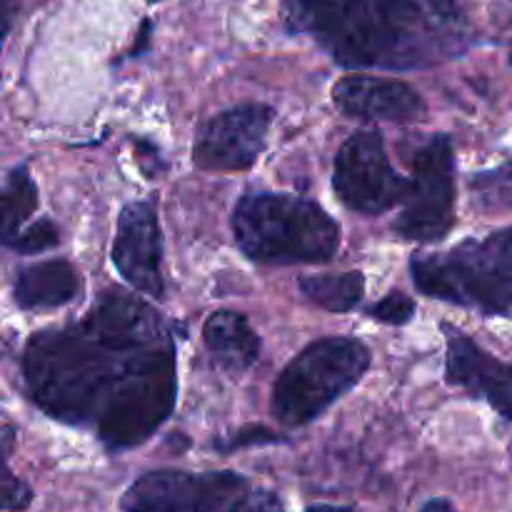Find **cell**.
Masks as SVG:
<instances>
[{"mask_svg": "<svg viewBox=\"0 0 512 512\" xmlns=\"http://www.w3.org/2000/svg\"><path fill=\"white\" fill-rule=\"evenodd\" d=\"M20 373L33 405L93 430L108 453L153 438L178 398L170 328L153 305L120 288L100 293L83 320L30 335Z\"/></svg>", "mask_w": 512, "mask_h": 512, "instance_id": "obj_1", "label": "cell"}, {"mask_svg": "<svg viewBox=\"0 0 512 512\" xmlns=\"http://www.w3.org/2000/svg\"><path fill=\"white\" fill-rule=\"evenodd\" d=\"M285 23L343 68H435L473 40L458 0H285Z\"/></svg>", "mask_w": 512, "mask_h": 512, "instance_id": "obj_2", "label": "cell"}, {"mask_svg": "<svg viewBox=\"0 0 512 512\" xmlns=\"http://www.w3.org/2000/svg\"><path fill=\"white\" fill-rule=\"evenodd\" d=\"M230 223L235 243L253 263H330L340 248L333 215L300 195L248 193L235 203Z\"/></svg>", "mask_w": 512, "mask_h": 512, "instance_id": "obj_3", "label": "cell"}, {"mask_svg": "<svg viewBox=\"0 0 512 512\" xmlns=\"http://www.w3.org/2000/svg\"><path fill=\"white\" fill-rule=\"evenodd\" d=\"M410 278L428 298L512 320V225L438 253H413Z\"/></svg>", "mask_w": 512, "mask_h": 512, "instance_id": "obj_4", "label": "cell"}, {"mask_svg": "<svg viewBox=\"0 0 512 512\" xmlns=\"http://www.w3.org/2000/svg\"><path fill=\"white\" fill-rule=\"evenodd\" d=\"M368 345L348 335H330L305 345L273 385L270 410L278 423L303 428L338 403L370 370Z\"/></svg>", "mask_w": 512, "mask_h": 512, "instance_id": "obj_5", "label": "cell"}, {"mask_svg": "<svg viewBox=\"0 0 512 512\" xmlns=\"http://www.w3.org/2000/svg\"><path fill=\"white\" fill-rule=\"evenodd\" d=\"M455 150L448 135H433L413 158L410 188L393 230L415 243H438L455 225Z\"/></svg>", "mask_w": 512, "mask_h": 512, "instance_id": "obj_6", "label": "cell"}, {"mask_svg": "<svg viewBox=\"0 0 512 512\" xmlns=\"http://www.w3.org/2000/svg\"><path fill=\"white\" fill-rule=\"evenodd\" d=\"M245 475L233 470H150L120 498L123 512H235L250 498Z\"/></svg>", "mask_w": 512, "mask_h": 512, "instance_id": "obj_7", "label": "cell"}, {"mask_svg": "<svg viewBox=\"0 0 512 512\" xmlns=\"http://www.w3.org/2000/svg\"><path fill=\"white\" fill-rule=\"evenodd\" d=\"M333 188L345 208L363 215H383L395 205H403L410 178L395 173L390 165L383 133L360 128L340 145Z\"/></svg>", "mask_w": 512, "mask_h": 512, "instance_id": "obj_8", "label": "cell"}, {"mask_svg": "<svg viewBox=\"0 0 512 512\" xmlns=\"http://www.w3.org/2000/svg\"><path fill=\"white\" fill-rule=\"evenodd\" d=\"M275 110L263 103H245L213 115L198 128L193 165L205 173H240L253 168L265 150Z\"/></svg>", "mask_w": 512, "mask_h": 512, "instance_id": "obj_9", "label": "cell"}, {"mask_svg": "<svg viewBox=\"0 0 512 512\" xmlns=\"http://www.w3.org/2000/svg\"><path fill=\"white\" fill-rule=\"evenodd\" d=\"M110 258L130 288L153 300L165 298L163 230L153 200H135L120 210Z\"/></svg>", "mask_w": 512, "mask_h": 512, "instance_id": "obj_10", "label": "cell"}, {"mask_svg": "<svg viewBox=\"0 0 512 512\" xmlns=\"http://www.w3.org/2000/svg\"><path fill=\"white\" fill-rule=\"evenodd\" d=\"M448 340L445 380L473 398H483L500 418L512 423V365L480 348L468 333L450 323H440Z\"/></svg>", "mask_w": 512, "mask_h": 512, "instance_id": "obj_11", "label": "cell"}, {"mask_svg": "<svg viewBox=\"0 0 512 512\" xmlns=\"http://www.w3.org/2000/svg\"><path fill=\"white\" fill-rule=\"evenodd\" d=\"M333 103L340 113L363 120L418 123L428 115V103L403 80L353 73L333 85Z\"/></svg>", "mask_w": 512, "mask_h": 512, "instance_id": "obj_12", "label": "cell"}, {"mask_svg": "<svg viewBox=\"0 0 512 512\" xmlns=\"http://www.w3.org/2000/svg\"><path fill=\"white\" fill-rule=\"evenodd\" d=\"M203 343L210 358L230 378H243L260 355V338L243 313L215 310L203 323Z\"/></svg>", "mask_w": 512, "mask_h": 512, "instance_id": "obj_13", "label": "cell"}, {"mask_svg": "<svg viewBox=\"0 0 512 512\" xmlns=\"http://www.w3.org/2000/svg\"><path fill=\"white\" fill-rule=\"evenodd\" d=\"M83 293V278L68 260H43L20 268L13 298L20 310H53L73 303Z\"/></svg>", "mask_w": 512, "mask_h": 512, "instance_id": "obj_14", "label": "cell"}, {"mask_svg": "<svg viewBox=\"0 0 512 512\" xmlns=\"http://www.w3.org/2000/svg\"><path fill=\"white\" fill-rule=\"evenodd\" d=\"M298 290L310 303L328 310V313H353L365 298V275L358 270L300 275Z\"/></svg>", "mask_w": 512, "mask_h": 512, "instance_id": "obj_15", "label": "cell"}, {"mask_svg": "<svg viewBox=\"0 0 512 512\" xmlns=\"http://www.w3.org/2000/svg\"><path fill=\"white\" fill-rule=\"evenodd\" d=\"M38 185L30 175L28 165H15L8 170L3 183V223H0V238L8 245L38 210Z\"/></svg>", "mask_w": 512, "mask_h": 512, "instance_id": "obj_16", "label": "cell"}, {"mask_svg": "<svg viewBox=\"0 0 512 512\" xmlns=\"http://www.w3.org/2000/svg\"><path fill=\"white\" fill-rule=\"evenodd\" d=\"M470 208L483 215H512V158L468 180Z\"/></svg>", "mask_w": 512, "mask_h": 512, "instance_id": "obj_17", "label": "cell"}, {"mask_svg": "<svg viewBox=\"0 0 512 512\" xmlns=\"http://www.w3.org/2000/svg\"><path fill=\"white\" fill-rule=\"evenodd\" d=\"M60 243V230L58 225L50 218H38L35 223H30L28 228L20 230L13 240H10L5 248L15 250L20 255H40L53 250Z\"/></svg>", "mask_w": 512, "mask_h": 512, "instance_id": "obj_18", "label": "cell"}, {"mask_svg": "<svg viewBox=\"0 0 512 512\" xmlns=\"http://www.w3.org/2000/svg\"><path fill=\"white\" fill-rule=\"evenodd\" d=\"M368 315L378 323L385 325H408L415 315V300L408 298L403 290H390L380 303H375L373 308H368Z\"/></svg>", "mask_w": 512, "mask_h": 512, "instance_id": "obj_19", "label": "cell"}, {"mask_svg": "<svg viewBox=\"0 0 512 512\" xmlns=\"http://www.w3.org/2000/svg\"><path fill=\"white\" fill-rule=\"evenodd\" d=\"M285 443V438L275 430L265 428V425H245V428L235 430L228 438H218L213 443V448L218 453H235V450L253 448V445H278Z\"/></svg>", "mask_w": 512, "mask_h": 512, "instance_id": "obj_20", "label": "cell"}, {"mask_svg": "<svg viewBox=\"0 0 512 512\" xmlns=\"http://www.w3.org/2000/svg\"><path fill=\"white\" fill-rule=\"evenodd\" d=\"M33 503V490L25 480L10 470L8 460L3 465V510L5 512H25Z\"/></svg>", "mask_w": 512, "mask_h": 512, "instance_id": "obj_21", "label": "cell"}, {"mask_svg": "<svg viewBox=\"0 0 512 512\" xmlns=\"http://www.w3.org/2000/svg\"><path fill=\"white\" fill-rule=\"evenodd\" d=\"M235 512H285V510L275 493H270V490H253L250 498L245 500V503Z\"/></svg>", "mask_w": 512, "mask_h": 512, "instance_id": "obj_22", "label": "cell"}, {"mask_svg": "<svg viewBox=\"0 0 512 512\" xmlns=\"http://www.w3.org/2000/svg\"><path fill=\"white\" fill-rule=\"evenodd\" d=\"M15 13H18V3H15V0H3V38H8L10 35Z\"/></svg>", "mask_w": 512, "mask_h": 512, "instance_id": "obj_23", "label": "cell"}, {"mask_svg": "<svg viewBox=\"0 0 512 512\" xmlns=\"http://www.w3.org/2000/svg\"><path fill=\"white\" fill-rule=\"evenodd\" d=\"M420 512H458V510H455V505L450 503V500L433 498V500H428L423 508H420Z\"/></svg>", "mask_w": 512, "mask_h": 512, "instance_id": "obj_24", "label": "cell"}, {"mask_svg": "<svg viewBox=\"0 0 512 512\" xmlns=\"http://www.w3.org/2000/svg\"><path fill=\"white\" fill-rule=\"evenodd\" d=\"M15 443V428L10 423L3 425V458L10 460V453H13Z\"/></svg>", "mask_w": 512, "mask_h": 512, "instance_id": "obj_25", "label": "cell"}, {"mask_svg": "<svg viewBox=\"0 0 512 512\" xmlns=\"http://www.w3.org/2000/svg\"><path fill=\"white\" fill-rule=\"evenodd\" d=\"M150 28H153V23H150V20H145V23H143V28H140V33H138V40H135L133 55L143 53V50L148 48V35H150Z\"/></svg>", "mask_w": 512, "mask_h": 512, "instance_id": "obj_26", "label": "cell"}, {"mask_svg": "<svg viewBox=\"0 0 512 512\" xmlns=\"http://www.w3.org/2000/svg\"><path fill=\"white\" fill-rule=\"evenodd\" d=\"M305 512H353L350 505H310Z\"/></svg>", "mask_w": 512, "mask_h": 512, "instance_id": "obj_27", "label": "cell"}, {"mask_svg": "<svg viewBox=\"0 0 512 512\" xmlns=\"http://www.w3.org/2000/svg\"><path fill=\"white\" fill-rule=\"evenodd\" d=\"M148 3H158V0H148Z\"/></svg>", "mask_w": 512, "mask_h": 512, "instance_id": "obj_28", "label": "cell"}]
</instances>
